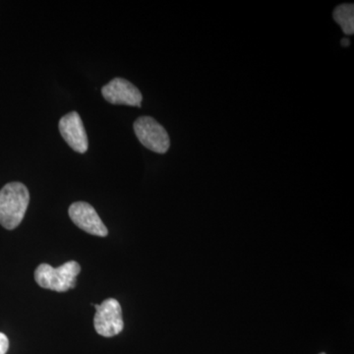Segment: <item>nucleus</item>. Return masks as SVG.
<instances>
[{"instance_id":"nucleus-1","label":"nucleus","mask_w":354,"mask_h":354,"mask_svg":"<svg viewBox=\"0 0 354 354\" xmlns=\"http://www.w3.org/2000/svg\"><path fill=\"white\" fill-rule=\"evenodd\" d=\"M29 202V190L24 184H6L0 190V225L9 230L17 227L24 218Z\"/></svg>"},{"instance_id":"nucleus-2","label":"nucleus","mask_w":354,"mask_h":354,"mask_svg":"<svg viewBox=\"0 0 354 354\" xmlns=\"http://www.w3.org/2000/svg\"><path fill=\"white\" fill-rule=\"evenodd\" d=\"M80 272V265L75 261H69L58 268L41 264L35 271V279L41 288L65 292L75 288L77 276Z\"/></svg>"},{"instance_id":"nucleus-3","label":"nucleus","mask_w":354,"mask_h":354,"mask_svg":"<svg viewBox=\"0 0 354 354\" xmlns=\"http://www.w3.org/2000/svg\"><path fill=\"white\" fill-rule=\"evenodd\" d=\"M134 132L140 143L153 152L165 153L171 147L167 130L151 116H141L135 121Z\"/></svg>"},{"instance_id":"nucleus-4","label":"nucleus","mask_w":354,"mask_h":354,"mask_svg":"<svg viewBox=\"0 0 354 354\" xmlns=\"http://www.w3.org/2000/svg\"><path fill=\"white\" fill-rule=\"evenodd\" d=\"M97 309L94 318L95 330L102 337H111L122 332L124 323L120 302L114 298L104 300L101 305H94Z\"/></svg>"},{"instance_id":"nucleus-5","label":"nucleus","mask_w":354,"mask_h":354,"mask_svg":"<svg viewBox=\"0 0 354 354\" xmlns=\"http://www.w3.org/2000/svg\"><path fill=\"white\" fill-rule=\"evenodd\" d=\"M70 218L84 230L95 236L104 237L109 234L108 228L102 223L95 209L88 203L75 202L69 207Z\"/></svg>"},{"instance_id":"nucleus-6","label":"nucleus","mask_w":354,"mask_h":354,"mask_svg":"<svg viewBox=\"0 0 354 354\" xmlns=\"http://www.w3.org/2000/svg\"><path fill=\"white\" fill-rule=\"evenodd\" d=\"M106 101L120 106H141L143 95L139 88L123 78H115L102 88Z\"/></svg>"},{"instance_id":"nucleus-7","label":"nucleus","mask_w":354,"mask_h":354,"mask_svg":"<svg viewBox=\"0 0 354 354\" xmlns=\"http://www.w3.org/2000/svg\"><path fill=\"white\" fill-rule=\"evenodd\" d=\"M60 134L72 150L79 153L87 152L88 142L83 121L76 111L65 114L59 121Z\"/></svg>"},{"instance_id":"nucleus-8","label":"nucleus","mask_w":354,"mask_h":354,"mask_svg":"<svg viewBox=\"0 0 354 354\" xmlns=\"http://www.w3.org/2000/svg\"><path fill=\"white\" fill-rule=\"evenodd\" d=\"M334 19L342 27L346 35L354 32V6L353 3L341 4L335 9Z\"/></svg>"},{"instance_id":"nucleus-9","label":"nucleus","mask_w":354,"mask_h":354,"mask_svg":"<svg viewBox=\"0 0 354 354\" xmlns=\"http://www.w3.org/2000/svg\"><path fill=\"white\" fill-rule=\"evenodd\" d=\"M9 348L8 337L0 333V354H6Z\"/></svg>"},{"instance_id":"nucleus-10","label":"nucleus","mask_w":354,"mask_h":354,"mask_svg":"<svg viewBox=\"0 0 354 354\" xmlns=\"http://www.w3.org/2000/svg\"><path fill=\"white\" fill-rule=\"evenodd\" d=\"M342 44H344V46H348L349 41H348V39H342Z\"/></svg>"},{"instance_id":"nucleus-11","label":"nucleus","mask_w":354,"mask_h":354,"mask_svg":"<svg viewBox=\"0 0 354 354\" xmlns=\"http://www.w3.org/2000/svg\"><path fill=\"white\" fill-rule=\"evenodd\" d=\"M321 354H325V353H321Z\"/></svg>"}]
</instances>
